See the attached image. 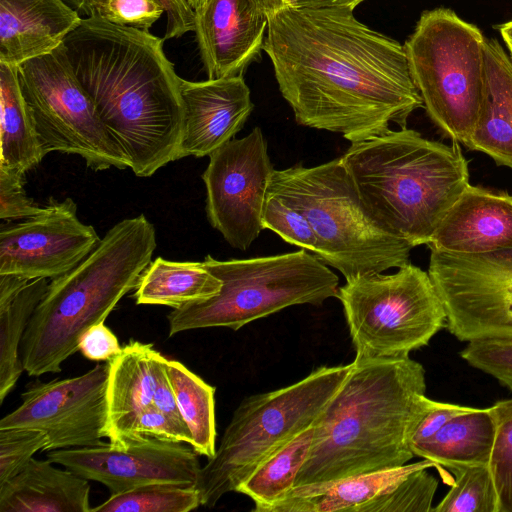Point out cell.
<instances>
[{"instance_id":"6da1fadb","label":"cell","mask_w":512,"mask_h":512,"mask_svg":"<svg viewBox=\"0 0 512 512\" xmlns=\"http://www.w3.org/2000/svg\"><path fill=\"white\" fill-rule=\"evenodd\" d=\"M263 50L299 125L356 143L407 127L423 107L404 45L350 9L283 8L268 16Z\"/></svg>"},{"instance_id":"7a4b0ae2","label":"cell","mask_w":512,"mask_h":512,"mask_svg":"<svg viewBox=\"0 0 512 512\" xmlns=\"http://www.w3.org/2000/svg\"><path fill=\"white\" fill-rule=\"evenodd\" d=\"M164 41L91 14L63 43L79 82L138 177L178 160L181 77L164 53Z\"/></svg>"},{"instance_id":"3957f363","label":"cell","mask_w":512,"mask_h":512,"mask_svg":"<svg viewBox=\"0 0 512 512\" xmlns=\"http://www.w3.org/2000/svg\"><path fill=\"white\" fill-rule=\"evenodd\" d=\"M425 392V369L409 356L354 359L314 424L294 486L407 464L414 457L411 430L430 400Z\"/></svg>"},{"instance_id":"277c9868","label":"cell","mask_w":512,"mask_h":512,"mask_svg":"<svg viewBox=\"0 0 512 512\" xmlns=\"http://www.w3.org/2000/svg\"><path fill=\"white\" fill-rule=\"evenodd\" d=\"M341 158L371 218L413 248L429 245L470 184L459 143L429 140L407 127L351 143Z\"/></svg>"},{"instance_id":"5b68a950","label":"cell","mask_w":512,"mask_h":512,"mask_svg":"<svg viewBox=\"0 0 512 512\" xmlns=\"http://www.w3.org/2000/svg\"><path fill=\"white\" fill-rule=\"evenodd\" d=\"M155 249V228L139 214L116 223L80 264L52 279L24 333L23 369L30 376L60 372L84 332L137 287Z\"/></svg>"},{"instance_id":"8992f818","label":"cell","mask_w":512,"mask_h":512,"mask_svg":"<svg viewBox=\"0 0 512 512\" xmlns=\"http://www.w3.org/2000/svg\"><path fill=\"white\" fill-rule=\"evenodd\" d=\"M268 192L306 216L317 240L315 255L346 280L409 263L413 247L371 218L341 157L274 170Z\"/></svg>"},{"instance_id":"52a82bcc","label":"cell","mask_w":512,"mask_h":512,"mask_svg":"<svg viewBox=\"0 0 512 512\" xmlns=\"http://www.w3.org/2000/svg\"><path fill=\"white\" fill-rule=\"evenodd\" d=\"M352 368L321 366L286 387L245 398L234 411L214 456L201 466L196 489L213 507L267 457L315 424Z\"/></svg>"},{"instance_id":"ba28073f","label":"cell","mask_w":512,"mask_h":512,"mask_svg":"<svg viewBox=\"0 0 512 512\" xmlns=\"http://www.w3.org/2000/svg\"><path fill=\"white\" fill-rule=\"evenodd\" d=\"M204 266L222 282L220 292L168 314L169 336L211 327L239 330L280 310L302 304L321 305L336 297L339 279L305 249L248 259L218 260Z\"/></svg>"},{"instance_id":"9c48e42d","label":"cell","mask_w":512,"mask_h":512,"mask_svg":"<svg viewBox=\"0 0 512 512\" xmlns=\"http://www.w3.org/2000/svg\"><path fill=\"white\" fill-rule=\"evenodd\" d=\"M484 40L448 8L422 12L404 49L423 107L440 133L467 145L484 89Z\"/></svg>"},{"instance_id":"30bf717a","label":"cell","mask_w":512,"mask_h":512,"mask_svg":"<svg viewBox=\"0 0 512 512\" xmlns=\"http://www.w3.org/2000/svg\"><path fill=\"white\" fill-rule=\"evenodd\" d=\"M336 297L357 360L407 357L446 326L445 308L428 272L410 262L392 274L346 280Z\"/></svg>"},{"instance_id":"8fae6325","label":"cell","mask_w":512,"mask_h":512,"mask_svg":"<svg viewBox=\"0 0 512 512\" xmlns=\"http://www.w3.org/2000/svg\"><path fill=\"white\" fill-rule=\"evenodd\" d=\"M18 75L45 155L55 151L75 154L94 171L129 167L124 152L79 82L63 44L51 53L21 63Z\"/></svg>"},{"instance_id":"7c38bea8","label":"cell","mask_w":512,"mask_h":512,"mask_svg":"<svg viewBox=\"0 0 512 512\" xmlns=\"http://www.w3.org/2000/svg\"><path fill=\"white\" fill-rule=\"evenodd\" d=\"M428 274L459 341L512 340V249L479 254L430 249Z\"/></svg>"},{"instance_id":"4fadbf2b","label":"cell","mask_w":512,"mask_h":512,"mask_svg":"<svg viewBox=\"0 0 512 512\" xmlns=\"http://www.w3.org/2000/svg\"><path fill=\"white\" fill-rule=\"evenodd\" d=\"M273 171L260 127L210 154L202 174L206 215L233 248L247 250L264 229L262 212Z\"/></svg>"},{"instance_id":"5bb4252c","label":"cell","mask_w":512,"mask_h":512,"mask_svg":"<svg viewBox=\"0 0 512 512\" xmlns=\"http://www.w3.org/2000/svg\"><path fill=\"white\" fill-rule=\"evenodd\" d=\"M109 361L68 379L38 382L0 420V429L29 428L47 436L43 451L104 444L108 431Z\"/></svg>"},{"instance_id":"9a60e30c","label":"cell","mask_w":512,"mask_h":512,"mask_svg":"<svg viewBox=\"0 0 512 512\" xmlns=\"http://www.w3.org/2000/svg\"><path fill=\"white\" fill-rule=\"evenodd\" d=\"M424 461L294 486L266 512H431L438 481Z\"/></svg>"},{"instance_id":"2e32d148","label":"cell","mask_w":512,"mask_h":512,"mask_svg":"<svg viewBox=\"0 0 512 512\" xmlns=\"http://www.w3.org/2000/svg\"><path fill=\"white\" fill-rule=\"evenodd\" d=\"M101 238L77 216L72 198H50L43 211L0 229V274L55 279L80 264Z\"/></svg>"},{"instance_id":"e0dca14e","label":"cell","mask_w":512,"mask_h":512,"mask_svg":"<svg viewBox=\"0 0 512 512\" xmlns=\"http://www.w3.org/2000/svg\"><path fill=\"white\" fill-rule=\"evenodd\" d=\"M48 459L79 476L105 485L111 495L151 483L195 486L201 466L197 453L181 443L134 436L123 446L52 450Z\"/></svg>"},{"instance_id":"ac0fdd59","label":"cell","mask_w":512,"mask_h":512,"mask_svg":"<svg viewBox=\"0 0 512 512\" xmlns=\"http://www.w3.org/2000/svg\"><path fill=\"white\" fill-rule=\"evenodd\" d=\"M195 38L208 79L243 75L265 42L268 16L256 0H204Z\"/></svg>"},{"instance_id":"d6986e66","label":"cell","mask_w":512,"mask_h":512,"mask_svg":"<svg viewBox=\"0 0 512 512\" xmlns=\"http://www.w3.org/2000/svg\"><path fill=\"white\" fill-rule=\"evenodd\" d=\"M183 127L178 159L210 156L243 128L253 111L243 75L189 81L181 78Z\"/></svg>"},{"instance_id":"ffe728a7","label":"cell","mask_w":512,"mask_h":512,"mask_svg":"<svg viewBox=\"0 0 512 512\" xmlns=\"http://www.w3.org/2000/svg\"><path fill=\"white\" fill-rule=\"evenodd\" d=\"M428 247L459 254L512 249V195L469 184L442 219Z\"/></svg>"},{"instance_id":"44dd1931","label":"cell","mask_w":512,"mask_h":512,"mask_svg":"<svg viewBox=\"0 0 512 512\" xmlns=\"http://www.w3.org/2000/svg\"><path fill=\"white\" fill-rule=\"evenodd\" d=\"M82 19L64 0H0V63L19 66L53 52Z\"/></svg>"},{"instance_id":"7402d4cb","label":"cell","mask_w":512,"mask_h":512,"mask_svg":"<svg viewBox=\"0 0 512 512\" xmlns=\"http://www.w3.org/2000/svg\"><path fill=\"white\" fill-rule=\"evenodd\" d=\"M159 354L152 344L132 341L109 360L107 438L111 444L123 446L141 413L153 406Z\"/></svg>"},{"instance_id":"603a6c76","label":"cell","mask_w":512,"mask_h":512,"mask_svg":"<svg viewBox=\"0 0 512 512\" xmlns=\"http://www.w3.org/2000/svg\"><path fill=\"white\" fill-rule=\"evenodd\" d=\"M484 89L469 150L512 169V60L493 38L484 40Z\"/></svg>"},{"instance_id":"cb8c5ba5","label":"cell","mask_w":512,"mask_h":512,"mask_svg":"<svg viewBox=\"0 0 512 512\" xmlns=\"http://www.w3.org/2000/svg\"><path fill=\"white\" fill-rule=\"evenodd\" d=\"M52 463L31 458L0 484V512H91L89 480Z\"/></svg>"},{"instance_id":"d4e9b609","label":"cell","mask_w":512,"mask_h":512,"mask_svg":"<svg viewBox=\"0 0 512 512\" xmlns=\"http://www.w3.org/2000/svg\"><path fill=\"white\" fill-rule=\"evenodd\" d=\"M495 438L490 407L473 408L450 419L432 436L412 444L414 456L451 470L488 465Z\"/></svg>"},{"instance_id":"484cf974","label":"cell","mask_w":512,"mask_h":512,"mask_svg":"<svg viewBox=\"0 0 512 512\" xmlns=\"http://www.w3.org/2000/svg\"><path fill=\"white\" fill-rule=\"evenodd\" d=\"M221 287V280L202 262L157 257L141 275L134 297L138 305H164L178 309L214 297Z\"/></svg>"},{"instance_id":"4316f807","label":"cell","mask_w":512,"mask_h":512,"mask_svg":"<svg viewBox=\"0 0 512 512\" xmlns=\"http://www.w3.org/2000/svg\"><path fill=\"white\" fill-rule=\"evenodd\" d=\"M0 165L26 173L44 158L22 94L18 66L0 63Z\"/></svg>"},{"instance_id":"83f0119b","label":"cell","mask_w":512,"mask_h":512,"mask_svg":"<svg viewBox=\"0 0 512 512\" xmlns=\"http://www.w3.org/2000/svg\"><path fill=\"white\" fill-rule=\"evenodd\" d=\"M314 425L263 460L238 487L255 504L254 512H266L293 487L311 449Z\"/></svg>"},{"instance_id":"f1b7e54d","label":"cell","mask_w":512,"mask_h":512,"mask_svg":"<svg viewBox=\"0 0 512 512\" xmlns=\"http://www.w3.org/2000/svg\"><path fill=\"white\" fill-rule=\"evenodd\" d=\"M167 374L180 415L192 435V448L212 458L216 452L215 387L181 362L167 359Z\"/></svg>"},{"instance_id":"f546056e","label":"cell","mask_w":512,"mask_h":512,"mask_svg":"<svg viewBox=\"0 0 512 512\" xmlns=\"http://www.w3.org/2000/svg\"><path fill=\"white\" fill-rule=\"evenodd\" d=\"M47 279H33L8 304L0 307V403L23 369L21 344L30 318L48 289Z\"/></svg>"},{"instance_id":"4dcf8cb0","label":"cell","mask_w":512,"mask_h":512,"mask_svg":"<svg viewBox=\"0 0 512 512\" xmlns=\"http://www.w3.org/2000/svg\"><path fill=\"white\" fill-rule=\"evenodd\" d=\"M200 505L195 486L151 483L113 494L91 512H188Z\"/></svg>"},{"instance_id":"1f68e13d","label":"cell","mask_w":512,"mask_h":512,"mask_svg":"<svg viewBox=\"0 0 512 512\" xmlns=\"http://www.w3.org/2000/svg\"><path fill=\"white\" fill-rule=\"evenodd\" d=\"M455 479L433 512H498V495L488 465L452 470Z\"/></svg>"},{"instance_id":"d6a6232c","label":"cell","mask_w":512,"mask_h":512,"mask_svg":"<svg viewBox=\"0 0 512 512\" xmlns=\"http://www.w3.org/2000/svg\"><path fill=\"white\" fill-rule=\"evenodd\" d=\"M495 438L488 467L498 495V512H512V398L490 406Z\"/></svg>"},{"instance_id":"836d02e7","label":"cell","mask_w":512,"mask_h":512,"mask_svg":"<svg viewBox=\"0 0 512 512\" xmlns=\"http://www.w3.org/2000/svg\"><path fill=\"white\" fill-rule=\"evenodd\" d=\"M262 225L291 245L313 254L317 251V240L306 216L283 198L268 191L262 212Z\"/></svg>"},{"instance_id":"e575fe53","label":"cell","mask_w":512,"mask_h":512,"mask_svg":"<svg viewBox=\"0 0 512 512\" xmlns=\"http://www.w3.org/2000/svg\"><path fill=\"white\" fill-rule=\"evenodd\" d=\"M47 436L29 428L0 429V484L9 480L29 462L33 455L44 450Z\"/></svg>"},{"instance_id":"d590c367","label":"cell","mask_w":512,"mask_h":512,"mask_svg":"<svg viewBox=\"0 0 512 512\" xmlns=\"http://www.w3.org/2000/svg\"><path fill=\"white\" fill-rule=\"evenodd\" d=\"M460 356L473 368L512 390V340L470 341L461 350Z\"/></svg>"},{"instance_id":"8d00e7d4","label":"cell","mask_w":512,"mask_h":512,"mask_svg":"<svg viewBox=\"0 0 512 512\" xmlns=\"http://www.w3.org/2000/svg\"><path fill=\"white\" fill-rule=\"evenodd\" d=\"M164 13L158 0H100L86 16L96 14L111 23L149 32Z\"/></svg>"},{"instance_id":"74e56055","label":"cell","mask_w":512,"mask_h":512,"mask_svg":"<svg viewBox=\"0 0 512 512\" xmlns=\"http://www.w3.org/2000/svg\"><path fill=\"white\" fill-rule=\"evenodd\" d=\"M25 173L0 165V218L24 220L43 211L24 188Z\"/></svg>"},{"instance_id":"f35d334b","label":"cell","mask_w":512,"mask_h":512,"mask_svg":"<svg viewBox=\"0 0 512 512\" xmlns=\"http://www.w3.org/2000/svg\"><path fill=\"white\" fill-rule=\"evenodd\" d=\"M134 436L152 437L162 441L190 445L193 441L191 432L184 421L168 416L155 406H150L141 413L129 438Z\"/></svg>"},{"instance_id":"ab89813d","label":"cell","mask_w":512,"mask_h":512,"mask_svg":"<svg viewBox=\"0 0 512 512\" xmlns=\"http://www.w3.org/2000/svg\"><path fill=\"white\" fill-rule=\"evenodd\" d=\"M474 407L443 403L430 399L424 413L413 426L409 443H418L432 436L453 417L468 412ZM411 448V447H410Z\"/></svg>"},{"instance_id":"60d3db41","label":"cell","mask_w":512,"mask_h":512,"mask_svg":"<svg viewBox=\"0 0 512 512\" xmlns=\"http://www.w3.org/2000/svg\"><path fill=\"white\" fill-rule=\"evenodd\" d=\"M100 0H83L81 15ZM166 14L164 40L179 38L195 29V12L188 0H158Z\"/></svg>"},{"instance_id":"b9f144b4","label":"cell","mask_w":512,"mask_h":512,"mask_svg":"<svg viewBox=\"0 0 512 512\" xmlns=\"http://www.w3.org/2000/svg\"><path fill=\"white\" fill-rule=\"evenodd\" d=\"M79 350L89 360L107 362L117 356L122 347L115 334L102 322L84 332L79 341Z\"/></svg>"},{"instance_id":"7bdbcfd3","label":"cell","mask_w":512,"mask_h":512,"mask_svg":"<svg viewBox=\"0 0 512 512\" xmlns=\"http://www.w3.org/2000/svg\"><path fill=\"white\" fill-rule=\"evenodd\" d=\"M167 358L159 354L155 367V390L153 406L168 416L184 421L180 415L175 395L167 374Z\"/></svg>"},{"instance_id":"ee69618b","label":"cell","mask_w":512,"mask_h":512,"mask_svg":"<svg viewBox=\"0 0 512 512\" xmlns=\"http://www.w3.org/2000/svg\"><path fill=\"white\" fill-rule=\"evenodd\" d=\"M29 281L13 274H0V307L11 302Z\"/></svg>"},{"instance_id":"f6af8a7d","label":"cell","mask_w":512,"mask_h":512,"mask_svg":"<svg viewBox=\"0 0 512 512\" xmlns=\"http://www.w3.org/2000/svg\"><path fill=\"white\" fill-rule=\"evenodd\" d=\"M365 0H296L294 6L311 8H347L352 11Z\"/></svg>"},{"instance_id":"bcb514c9","label":"cell","mask_w":512,"mask_h":512,"mask_svg":"<svg viewBox=\"0 0 512 512\" xmlns=\"http://www.w3.org/2000/svg\"><path fill=\"white\" fill-rule=\"evenodd\" d=\"M267 16L286 7L294 6L296 0H256Z\"/></svg>"},{"instance_id":"7dc6e473","label":"cell","mask_w":512,"mask_h":512,"mask_svg":"<svg viewBox=\"0 0 512 512\" xmlns=\"http://www.w3.org/2000/svg\"><path fill=\"white\" fill-rule=\"evenodd\" d=\"M510 53L512 60V20L502 23L496 27Z\"/></svg>"},{"instance_id":"c3c4849f","label":"cell","mask_w":512,"mask_h":512,"mask_svg":"<svg viewBox=\"0 0 512 512\" xmlns=\"http://www.w3.org/2000/svg\"><path fill=\"white\" fill-rule=\"evenodd\" d=\"M68 5L80 12L83 0H64Z\"/></svg>"},{"instance_id":"681fc988","label":"cell","mask_w":512,"mask_h":512,"mask_svg":"<svg viewBox=\"0 0 512 512\" xmlns=\"http://www.w3.org/2000/svg\"><path fill=\"white\" fill-rule=\"evenodd\" d=\"M203 1L204 0H188L194 10L197 9L203 3Z\"/></svg>"}]
</instances>
